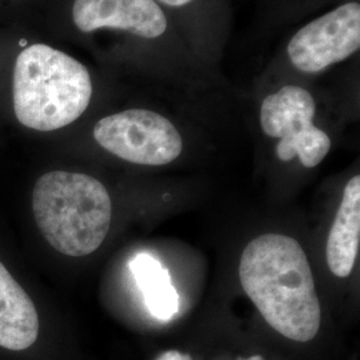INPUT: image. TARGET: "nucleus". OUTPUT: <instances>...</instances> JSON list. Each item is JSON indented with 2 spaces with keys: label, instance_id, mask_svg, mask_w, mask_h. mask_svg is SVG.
Masks as SVG:
<instances>
[{
  "label": "nucleus",
  "instance_id": "8",
  "mask_svg": "<svg viewBox=\"0 0 360 360\" xmlns=\"http://www.w3.org/2000/svg\"><path fill=\"white\" fill-rule=\"evenodd\" d=\"M38 335V312L31 297L0 263V346L23 351Z\"/></svg>",
  "mask_w": 360,
  "mask_h": 360
},
{
  "label": "nucleus",
  "instance_id": "7",
  "mask_svg": "<svg viewBox=\"0 0 360 360\" xmlns=\"http://www.w3.org/2000/svg\"><path fill=\"white\" fill-rule=\"evenodd\" d=\"M72 19L83 32L114 28L144 39L162 37L168 26L155 0H75Z\"/></svg>",
  "mask_w": 360,
  "mask_h": 360
},
{
  "label": "nucleus",
  "instance_id": "4",
  "mask_svg": "<svg viewBox=\"0 0 360 360\" xmlns=\"http://www.w3.org/2000/svg\"><path fill=\"white\" fill-rule=\"evenodd\" d=\"M316 104L311 92L288 84L269 95L260 107L263 132L278 139L276 155L282 162L295 158L306 168L319 166L331 150L330 136L314 124Z\"/></svg>",
  "mask_w": 360,
  "mask_h": 360
},
{
  "label": "nucleus",
  "instance_id": "10",
  "mask_svg": "<svg viewBox=\"0 0 360 360\" xmlns=\"http://www.w3.org/2000/svg\"><path fill=\"white\" fill-rule=\"evenodd\" d=\"M129 271L142 292L148 312L158 321H171L179 311V294L166 266L159 259L142 252L132 257Z\"/></svg>",
  "mask_w": 360,
  "mask_h": 360
},
{
  "label": "nucleus",
  "instance_id": "1",
  "mask_svg": "<svg viewBox=\"0 0 360 360\" xmlns=\"http://www.w3.org/2000/svg\"><path fill=\"white\" fill-rule=\"evenodd\" d=\"M239 279L276 333L302 343L319 333L322 309L309 257L294 238L266 233L251 240L240 257Z\"/></svg>",
  "mask_w": 360,
  "mask_h": 360
},
{
  "label": "nucleus",
  "instance_id": "6",
  "mask_svg": "<svg viewBox=\"0 0 360 360\" xmlns=\"http://www.w3.org/2000/svg\"><path fill=\"white\" fill-rule=\"evenodd\" d=\"M360 6L349 1L302 27L287 55L299 72L318 74L359 51Z\"/></svg>",
  "mask_w": 360,
  "mask_h": 360
},
{
  "label": "nucleus",
  "instance_id": "9",
  "mask_svg": "<svg viewBox=\"0 0 360 360\" xmlns=\"http://www.w3.org/2000/svg\"><path fill=\"white\" fill-rule=\"evenodd\" d=\"M360 245V176L351 178L343 191L328 235L326 257L328 269L338 278H348L354 270Z\"/></svg>",
  "mask_w": 360,
  "mask_h": 360
},
{
  "label": "nucleus",
  "instance_id": "3",
  "mask_svg": "<svg viewBox=\"0 0 360 360\" xmlns=\"http://www.w3.org/2000/svg\"><path fill=\"white\" fill-rule=\"evenodd\" d=\"M39 230L56 251L80 257L96 251L112 215L110 193L95 178L80 172L52 171L39 178L32 193Z\"/></svg>",
  "mask_w": 360,
  "mask_h": 360
},
{
  "label": "nucleus",
  "instance_id": "2",
  "mask_svg": "<svg viewBox=\"0 0 360 360\" xmlns=\"http://www.w3.org/2000/svg\"><path fill=\"white\" fill-rule=\"evenodd\" d=\"M92 96L86 65L46 44L18 55L13 70V110L28 129L53 131L84 114Z\"/></svg>",
  "mask_w": 360,
  "mask_h": 360
},
{
  "label": "nucleus",
  "instance_id": "13",
  "mask_svg": "<svg viewBox=\"0 0 360 360\" xmlns=\"http://www.w3.org/2000/svg\"><path fill=\"white\" fill-rule=\"evenodd\" d=\"M238 360H263V358L260 355H254V356H250L247 359H238Z\"/></svg>",
  "mask_w": 360,
  "mask_h": 360
},
{
  "label": "nucleus",
  "instance_id": "11",
  "mask_svg": "<svg viewBox=\"0 0 360 360\" xmlns=\"http://www.w3.org/2000/svg\"><path fill=\"white\" fill-rule=\"evenodd\" d=\"M156 360H193L190 355L179 352L176 349H171V351H166L163 354H160Z\"/></svg>",
  "mask_w": 360,
  "mask_h": 360
},
{
  "label": "nucleus",
  "instance_id": "5",
  "mask_svg": "<svg viewBox=\"0 0 360 360\" xmlns=\"http://www.w3.org/2000/svg\"><path fill=\"white\" fill-rule=\"evenodd\" d=\"M94 138L105 151L142 166H166L183 151L179 131L151 110L131 108L101 119Z\"/></svg>",
  "mask_w": 360,
  "mask_h": 360
},
{
  "label": "nucleus",
  "instance_id": "12",
  "mask_svg": "<svg viewBox=\"0 0 360 360\" xmlns=\"http://www.w3.org/2000/svg\"><path fill=\"white\" fill-rule=\"evenodd\" d=\"M156 3H163L165 6L168 7H183V6H187L190 4L193 0H155Z\"/></svg>",
  "mask_w": 360,
  "mask_h": 360
}]
</instances>
